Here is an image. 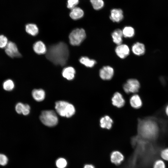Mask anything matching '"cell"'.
Instances as JSON below:
<instances>
[{"label":"cell","mask_w":168,"mask_h":168,"mask_svg":"<svg viewBox=\"0 0 168 168\" xmlns=\"http://www.w3.org/2000/svg\"><path fill=\"white\" fill-rule=\"evenodd\" d=\"M56 164L58 168H64L67 166V162L65 159L60 158L56 161Z\"/></svg>","instance_id":"4316f807"},{"label":"cell","mask_w":168,"mask_h":168,"mask_svg":"<svg viewBox=\"0 0 168 168\" xmlns=\"http://www.w3.org/2000/svg\"><path fill=\"white\" fill-rule=\"evenodd\" d=\"M69 55L68 47L60 42L49 47L46 53L47 58L55 65L63 66L66 64Z\"/></svg>","instance_id":"7a4b0ae2"},{"label":"cell","mask_w":168,"mask_h":168,"mask_svg":"<svg viewBox=\"0 0 168 168\" xmlns=\"http://www.w3.org/2000/svg\"><path fill=\"white\" fill-rule=\"evenodd\" d=\"M8 161L7 156L3 154L0 153V165L5 166L7 164Z\"/></svg>","instance_id":"4dcf8cb0"},{"label":"cell","mask_w":168,"mask_h":168,"mask_svg":"<svg viewBox=\"0 0 168 168\" xmlns=\"http://www.w3.org/2000/svg\"><path fill=\"white\" fill-rule=\"evenodd\" d=\"M153 168H166V165L163 161L158 159L154 163Z\"/></svg>","instance_id":"f1b7e54d"},{"label":"cell","mask_w":168,"mask_h":168,"mask_svg":"<svg viewBox=\"0 0 168 168\" xmlns=\"http://www.w3.org/2000/svg\"><path fill=\"white\" fill-rule=\"evenodd\" d=\"M78 2L79 0H68L67 7L68 8L72 9L75 7Z\"/></svg>","instance_id":"f546056e"},{"label":"cell","mask_w":168,"mask_h":168,"mask_svg":"<svg viewBox=\"0 0 168 168\" xmlns=\"http://www.w3.org/2000/svg\"><path fill=\"white\" fill-rule=\"evenodd\" d=\"M138 135L150 141H155L161 133L168 130V120L156 115L138 119Z\"/></svg>","instance_id":"6da1fadb"},{"label":"cell","mask_w":168,"mask_h":168,"mask_svg":"<svg viewBox=\"0 0 168 168\" xmlns=\"http://www.w3.org/2000/svg\"><path fill=\"white\" fill-rule=\"evenodd\" d=\"M110 161L113 163L118 165L121 164L124 159L123 155L119 151H114L111 154Z\"/></svg>","instance_id":"8fae6325"},{"label":"cell","mask_w":168,"mask_h":168,"mask_svg":"<svg viewBox=\"0 0 168 168\" xmlns=\"http://www.w3.org/2000/svg\"><path fill=\"white\" fill-rule=\"evenodd\" d=\"M83 168H95V167L92 164H86L84 165Z\"/></svg>","instance_id":"e575fe53"},{"label":"cell","mask_w":168,"mask_h":168,"mask_svg":"<svg viewBox=\"0 0 168 168\" xmlns=\"http://www.w3.org/2000/svg\"><path fill=\"white\" fill-rule=\"evenodd\" d=\"M93 8L96 10L101 9L104 6L103 0H90Z\"/></svg>","instance_id":"d4e9b609"},{"label":"cell","mask_w":168,"mask_h":168,"mask_svg":"<svg viewBox=\"0 0 168 168\" xmlns=\"http://www.w3.org/2000/svg\"><path fill=\"white\" fill-rule=\"evenodd\" d=\"M112 105L118 108L123 107L125 104V100L122 95L119 92H115L111 99Z\"/></svg>","instance_id":"ba28073f"},{"label":"cell","mask_w":168,"mask_h":168,"mask_svg":"<svg viewBox=\"0 0 168 168\" xmlns=\"http://www.w3.org/2000/svg\"><path fill=\"white\" fill-rule=\"evenodd\" d=\"M161 156L163 159L168 161V148H165L161 151Z\"/></svg>","instance_id":"1f68e13d"},{"label":"cell","mask_w":168,"mask_h":168,"mask_svg":"<svg viewBox=\"0 0 168 168\" xmlns=\"http://www.w3.org/2000/svg\"><path fill=\"white\" fill-rule=\"evenodd\" d=\"M114 70L112 68L107 66L103 67L99 72V75L101 79L103 80H109L113 77Z\"/></svg>","instance_id":"52a82bcc"},{"label":"cell","mask_w":168,"mask_h":168,"mask_svg":"<svg viewBox=\"0 0 168 168\" xmlns=\"http://www.w3.org/2000/svg\"><path fill=\"white\" fill-rule=\"evenodd\" d=\"M116 54L120 58H124L129 54L130 50L128 47L125 44H120L116 48Z\"/></svg>","instance_id":"9c48e42d"},{"label":"cell","mask_w":168,"mask_h":168,"mask_svg":"<svg viewBox=\"0 0 168 168\" xmlns=\"http://www.w3.org/2000/svg\"><path fill=\"white\" fill-rule=\"evenodd\" d=\"M8 42L7 37L3 35H0V48H5Z\"/></svg>","instance_id":"83f0119b"},{"label":"cell","mask_w":168,"mask_h":168,"mask_svg":"<svg viewBox=\"0 0 168 168\" xmlns=\"http://www.w3.org/2000/svg\"><path fill=\"white\" fill-rule=\"evenodd\" d=\"M24 104L21 103H18L16 105L15 110L17 113L19 114H22Z\"/></svg>","instance_id":"d6a6232c"},{"label":"cell","mask_w":168,"mask_h":168,"mask_svg":"<svg viewBox=\"0 0 168 168\" xmlns=\"http://www.w3.org/2000/svg\"><path fill=\"white\" fill-rule=\"evenodd\" d=\"M40 119L44 125L49 127L56 125L58 122V117L53 110H44L42 112Z\"/></svg>","instance_id":"3957f363"},{"label":"cell","mask_w":168,"mask_h":168,"mask_svg":"<svg viewBox=\"0 0 168 168\" xmlns=\"http://www.w3.org/2000/svg\"><path fill=\"white\" fill-rule=\"evenodd\" d=\"M3 86L5 90L7 91H10L14 88V83L11 79H7L4 82Z\"/></svg>","instance_id":"484cf974"},{"label":"cell","mask_w":168,"mask_h":168,"mask_svg":"<svg viewBox=\"0 0 168 168\" xmlns=\"http://www.w3.org/2000/svg\"><path fill=\"white\" fill-rule=\"evenodd\" d=\"M33 49L35 52L38 54H45L47 49L44 43L41 41H38L33 44Z\"/></svg>","instance_id":"9a60e30c"},{"label":"cell","mask_w":168,"mask_h":168,"mask_svg":"<svg viewBox=\"0 0 168 168\" xmlns=\"http://www.w3.org/2000/svg\"><path fill=\"white\" fill-rule=\"evenodd\" d=\"M76 73L75 70L72 67H65L63 69L62 72L63 76L68 80L73 79Z\"/></svg>","instance_id":"2e32d148"},{"label":"cell","mask_w":168,"mask_h":168,"mask_svg":"<svg viewBox=\"0 0 168 168\" xmlns=\"http://www.w3.org/2000/svg\"><path fill=\"white\" fill-rule=\"evenodd\" d=\"M75 112V109L74 106L72 104L68 103L66 109L65 117L70 118L73 115Z\"/></svg>","instance_id":"cb8c5ba5"},{"label":"cell","mask_w":168,"mask_h":168,"mask_svg":"<svg viewBox=\"0 0 168 168\" xmlns=\"http://www.w3.org/2000/svg\"><path fill=\"white\" fill-rule=\"evenodd\" d=\"M68 103H69L64 101H59L55 103V110L60 116L65 117L66 109Z\"/></svg>","instance_id":"7c38bea8"},{"label":"cell","mask_w":168,"mask_h":168,"mask_svg":"<svg viewBox=\"0 0 168 168\" xmlns=\"http://www.w3.org/2000/svg\"><path fill=\"white\" fill-rule=\"evenodd\" d=\"M86 37V32L83 29H75L69 35L70 43L73 46H78L83 42Z\"/></svg>","instance_id":"277c9868"},{"label":"cell","mask_w":168,"mask_h":168,"mask_svg":"<svg viewBox=\"0 0 168 168\" xmlns=\"http://www.w3.org/2000/svg\"><path fill=\"white\" fill-rule=\"evenodd\" d=\"M140 87L139 82L135 79H128L123 86L124 92L127 94L135 93L138 92Z\"/></svg>","instance_id":"5b68a950"},{"label":"cell","mask_w":168,"mask_h":168,"mask_svg":"<svg viewBox=\"0 0 168 168\" xmlns=\"http://www.w3.org/2000/svg\"><path fill=\"white\" fill-rule=\"evenodd\" d=\"M110 19L113 22H119L124 17L123 11L120 9H114L111 11Z\"/></svg>","instance_id":"30bf717a"},{"label":"cell","mask_w":168,"mask_h":168,"mask_svg":"<svg viewBox=\"0 0 168 168\" xmlns=\"http://www.w3.org/2000/svg\"><path fill=\"white\" fill-rule=\"evenodd\" d=\"M32 94L34 99L38 101L43 100L45 96V92L42 89L33 90L32 91Z\"/></svg>","instance_id":"ffe728a7"},{"label":"cell","mask_w":168,"mask_h":168,"mask_svg":"<svg viewBox=\"0 0 168 168\" xmlns=\"http://www.w3.org/2000/svg\"><path fill=\"white\" fill-rule=\"evenodd\" d=\"M5 49L6 54L11 58H19L21 56L16 44L12 41H9Z\"/></svg>","instance_id":"8992f818"},{"label":"cell","mask_w":168,"mask_h":168,"mask_svg":"<svg viewBox=\"0 0 168 168\" xmlns=\"http://www.w3.org/2000/svg\"><path fill=\"white\" fill-rule=\"evenodd\" d=\"M111 36L113 41L115 44L118 45L121 44L123 36L122 30L119 29H117L112 33Z\"/></svg>","instance_id":"ac0fdd59"},{"label":"cell","mask_w":168,"mask_h":168,"mask_svg":"<svg viewBox=\"0 0 168 168\" xmlns=\"http://www.w3.org/2000/svg\"><path fill=\"white\" fill-rule=\"evenodd\" d=\"M164 107L163 109L165 110V114L168 117V103L166 104V106H165Z\"/></svg>","instance_id":"d590c367"},{"label":"cell","mask_w":168,"mask_h":168,"mask_svg":"<svg viewBox=\"0 0 168 168\" xmlns=\"http://www.w3.org/2000/svg\"><path fill=\"white\" fill-rule=\"evenodd\" d=\"M69 15L72 19L77 20L83 16L84 12L81 8L75 7L72 9Z\"/></svg>","instance_id":"d6986e66"},{"label":"cell","mask_w":168,"mask_h":168,"mask_svg":"<svg viewBox=\"0 0 168 168\" xmlns=\"http://www.w3.org/2000/svg\"><path fill=\"white\" fill-rule=\"evenodd\" d=\"M131 106L133 108L138 109L142 105V102L139 96L137 94H134L130 97L129 100Z\"/></svg>","instance_id":"4fadbf2b"},{"label":"cell","mask_w":168,"mask_h":168,"mask_svg":"<svg viewBox=\"0 0 168 168\" xmlns=\"http://www.w3.org/2000/svg\"><path fill=\"white\" fill-rule=\"evenodd\" d=\"M122 32L123 36L125 38L133 37L135 34L134 29L131 26H126L124 28Z\"/></svg>","instance_id":"603a6c76"},{"label":"cell","mask_w":168,"mask_h":168,"mask_svg":"<svg viewBox=\"0 0 168 168\" xmlns=\"http://www.w3.org/2000/svg\"><path fill=\"white\" fill-rule=\"evenodd\" d=\"M132 50L135 54L139 56L145 53V46L143 44L137 42L133 45Z\"/></svg>","instance_id":"e0dca14e"},{"label":"cell","mask_w":168,"mask_h":168,"mask_svg":"<svg viewBox=\"0 0 168 168\" xmlns=\"http://www.w3.org/2000/svg\"><path fill=\"white\" fill-rule=\"evenodd\" d=\"M30 110V107L28 105L24 104L22 114L25 115H27L29 113Z\"/></svg>","instance_id":"836d02e7"},{"label":"cell","mask_w":168,"mask_h":168,"mask_svg":"<svg viewBox=\"0 0 168 168\" xmlns=\"http://www.w3.org/2000/svg\"><path fill=\"white\" fill-rule=\"evenodd\" d=\"M26 31L29 34L35 36L39 32V29L37 26L34 24H28L25 26Z\"/></svg>","instance_id":"44dd1931"},{"label":"cell","mask_w":168,"mask_h":168,"mask_svg":"<svg viewBox=\"0 0 168 168\" xmlns=\"http://www.w3.org/2000/svg\"><path fill=\"white\" fill-rule=\"evenodd\" d=\"M113 124L112 119L108 115H105L101 117L100 120V126L103 128L110 129Z\"/></svg>","instance_id":"5bb4252c"},{"label":"cell","mask_w":168,"mask_h":168,"mask_svg":"<svg viewBox=\"0 0 168 168\" xmlns=\"http://www.w3.org/2000/svg\"><path fill=\"white\" fill-rule=\"evenodd\" d=\"M79 62L86 67L92 68L96 63V62L93 59H90L87 57H82L79 59Z\"/></svg>","instance_id":"7402d4cb"}]
</instances>
